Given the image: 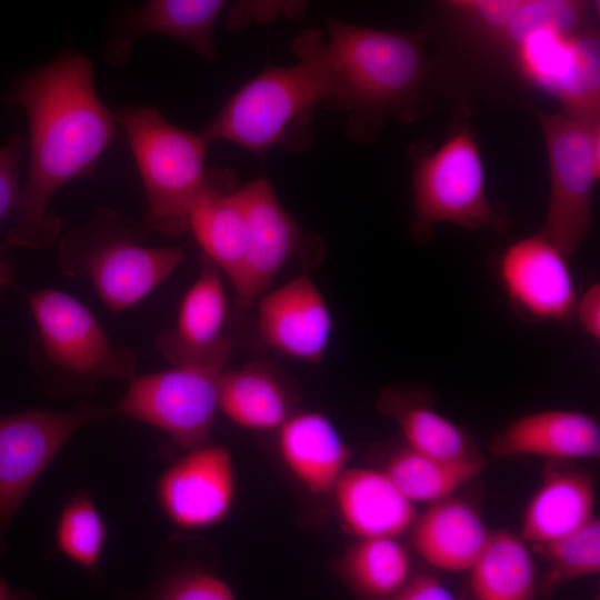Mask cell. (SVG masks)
Here are the masks:
<instances>
[{
    "mask_svg": "<svg viewBox=\"0 0 600 600\" xmlns=\"http://www.w3.org/2000/svg\"><path fill=\"white\" fill-rule=\"evenodd\" d=\"M378 408L396 420L406 446L419 453L451 462L481 458L468 431L433 408L426 388L409 383L384 388Z\"/></svg>",
    "mask_w": 600,
    "mask_h": 600,
    "instance_id": "obj_23",
    "label": "cell"
},
{
    "mask_svg": "<svg viewBox=\"0 0 600 600\" xmlns=\"http://www.w3.org/2000/svg\"><path fill=\"white\" fill-rule=\"evenodd\" d=\"M539 547L543 548L546 569L538 577L537 592L547 598L570 581L599 572V519L593 517L580 528Z\"/></svg>",
    "mask_w": 600,
    "mask_h": 600,
    "instance_id": "obj_29",
    "label": "cell"
},
{
    "mask_svg": "<svg viewBox=\"0 0 600 600\" xmlns=\"http://www.w3.org/2000/svg\"><path fill=\"white\" fill-rule=\"evenodd\" d=\"M411 236L426 241L434 224L508 230V220L491 204L482 157L469 122L461 123L436 150L414 153Z\"/></svg>",
    "mask_w": 600,
    "mask_h": 600,
    "instance_id": "obj_7",
    "label": "cell"
},
{
    "mask_svg": "<svg viewBox=\"0 0 600 600\" xmlns=\"http://www.w3.org/2000/svg\"><path fill=\"white\" fill-rule=\"evenodd\" d=\"M569 261L540 231L510 244L498 277L514 312L530 322L571 319L578 297Z\"/></svg>",
    "mask_w": 600,
    "mask_h": 600,
    "instance_id": "obj_12",
    "label": "cell"
},
{
    "mask_svg": "<svg viewBox=\"0 0 600 600\" xmlns=\"http://www.w3.org/2000/svg\"><path fill=\"white\" fill-rule=\"evenodd\" d=\"M444 4L478 34L501 43L520 0H453Z\"/></svg>",
    "mask_w": 600,
    "mask_h": 600,
    "instance_id": "obj_32",
    "label": "cell"
},
{
    "mask_svg": "<svg viewBox=\"0 0 600 600\" xmlns=\"http://www.w3.org/2000/svg\"><path fill=\"white\" fill-rule=\"evenodd\" d=\"M234 494L233 460L230 451L218 444L189 450L163 472L158 483L164 513L183 529L221 522L232 508Z\"/></svg>",
    "mask_w": 600,
    "mask_h": 600,
    "instance_id": "obj_13",
    "label": "cell"
},
{
    "mask_svg": "<svg viewBox=\"0 0 600 600\" xmlns=\"http://www.w3.org/2000/svg\"><path fill=\"white\" fill-rule=\"evenodd\" d=\"M594 500L588 474L550 471L527 504L520 538L541 546L580 528L593 518Z\"/></svg>",
    "mask_w": 600,
    "mask_h": 600,
    "instance_id": "obj_24",
    "label": "cell"
},
{
    "mask_svg": "<svg viewBox=\"0 0 600 600\" xmlns=\"http://www.w3.org/2000/svg\"><path fill=\"white\" fill-rule=\"evenodd\" d=\"M110 413L78 404L67 412L36 409L0 416V559L7 551L4 532L40 474L78 429Z\"/></svg>",
    "mask_w": 600,
    "mask_h": 600,
    "instance_id": "obj_10",
    "label": "cell"
},
{
    "mask_svg": "<svg viewBox=\"0 0 600 600\" xmlns=\"http://www.w3.org/2000/svg\"><path fill=\"white\" fill-rule=\"evenodd\" d=\"M238 193L248 219L249 243L243 269L232 287L238 307L248 309L289 261L318 258L322 243L297 224L267 179L240 186Z\"/></svg>",
    "mask_w": 600,
    "mask_h": 600,
    "instance_id": "obj_11",
    "label": "cell"
},
{
    "mask_svg": "<svg viewBox=\"0 0 600 600\" xmlns=\"http://www.w3.org/2000/svg\"><path fill=\"white\" fill-rule=\"evenodd\" d=\"M257 322L263 342L301 362L318 364L328 349L332 318L312 279L300 274L257 300Z\"/></svg>",
    "mask_w": 600,
    "mask_h": 600,
    "instance_id": "obj_14",
    "label": "cell"
},
{
    "mask_svg": "<svg viewBox=\"0 0 600 600\" xmlns=\"http://www.w3.org/2000/svg\"><path fill=\"white\" fill-rule=\"evenodd\" d=\"M227 7L223 0H151L129 16L107 49L113 66L128 61L137 40L160 34L177 40L198 56L211 60L217 56L214 24Z\"/></svg>",
    "mask_w": 600,
    "mask_h": 600,
    "instance_id": "obj_17",
    "label": "cell"
},
{
    "mask_svg": "<svg viewBox=\"0 0 600 600\" xmlns=\"http://www.w3.org/2000/svg\"><path fill=\"white\" fill-rule=\"evenodd\" d=\"M592 4L572 0H520L501 44L514 50L537 34L568 36L587 29Z\"/></svg>",
    "mask_w": 600,
    "mask_h": 600,
    "instance_id": "obj_30",
    "label": "cell"
},
{
    "mask_svg": "<svg viewBox=\"0 0 600 600\" xmlns=\"http://www.w3.org/2000/svg\"><path fill=\"white\" fill-rule=\"evenodd\" d=\"M599 39L589 28L570 42L567 63L553 89L564 113L589 122L599 121Z\"/></svg>",
    "mask_w": 600,
    "mask_h": 600,
    "instance_id": "obj_28",
    "label": "cell"
},
{
    "mask_svg": "<svg viewBox=\"0 0 600 600\" xmlns=\"http://www.w3.org/2000/svg\"><path fill=\"white\" fill-rule=\"evenodd\" d=\"M11 271L9 267L0 261V290L10 281Z\"/></svg>",
    "mask_w": 600,
    "mask_h": 600,
    "instance_id": "obj_38",
    "label": "cell"
},
{
    "mask_svg": "<svg viewBox=\"0 0 600 600\" xmlns=\"http://www.w3.org/2000/svg\"><path fill=\"white\" fill-rule=\"evenodd\" d=\"M226 314L221 272L207 259L181 300L176 327L159 336L158 349L172 364L224 369L232 351V343L223 334Z\"/></svg>",
    "mask_w": 600,
    "mask_h": 600,
    "instance_id": "obj_15",
    "label": "cell"
},
{
    "mask_svg": "<svg viewBox=\"0 0 600 600\" xmlns=\"http://www.w3.org/2000/svg\"><path fill=\"white\" fill-rule=\"evenodd\" d=\"M490 536L476 509L453 497L430 503L412 524V543L419 556L450 572L469 571Z\"/></svg>",
    "mask_w": 600,
    "mask_h": 600,
    "instance_id": "obj_21",
    "label": "cell"
},
{
    "mask_svg": "<svg viewBox=\"0 0 600 600\" xmlns=\"http://www.w3.org/2000/svg\"><path fill=\"white\" fill-rule=\"evenodd\" d=\"M332 493L342 523L359 539L397 538L417 518L414 504L383 470L346 469Z\"/></svg>",
    "mask_w": 600,
    "mask_h": 600,
    "instance_id": "obj_19",
    "label": "cell"
},
{
    "mask_svg": "<svg viewBox=\"0 0 600 600\" xmlns=\"http://www.w3.org/2000/svg\"><path fill=\"white\" fill-rule=\"evenodd\" d=\"M474 600H534L538 574L523 540L509 531L491 532L469 570Z\"/></svg>",
    "mask_w": 600,
    "mask_h": 600,
    "instance_id": "obj_26",
    "label": "cell"
},
{
    "mask_svg": "<svg viewBox=\"0 0 600 600\" xmlns=\"http://www.w3.org/2000/svg\"><path fill=\"white\" fill-rule=\"evenodd\" d=\"M573 316L582 331L593 340H600V284L592 283L577 299Z\"/></svg>",
    "mask_w": 600,
    "mask_h": 600,
    "instance_id": "obj_36",
    "label": "cell"
},
{
    "mask_svg": "<svg viewBox=\"0 0 600 600\" xmlns=\"http://www.w3.org/2000/svg\"><path fill=\"white\" fill-rule=\"evenodd\" d=\"M0 600H37L29 591H18L12 589L4 579L0 577Z\"/></svg>",
    "mask_w": 600,
    "mask_h": 600,
    "instance_id": "obj_37",
    "label": "cell"
},
{
    "mask_svg": "<svg viewBox=\"0 0 600 600\" xmlns=\"http://www.w3.org/2000/svg\"><path fill=\"white\" fill-rule=\"evenodd\" d=\"M224 369L178 363L168 370L134 377L111 413L156 427L189 451L207 443L219 410Z\"/></svg>",
    "mask_w": 600,
    "mask_h": 600,
    "instance_id": "obj_9",
    "label": "cell"
},
{
    "mask_svg": "<svg viewBox=\"0 0 600 600\" xmlns=\"http://www.w3.org/2000/svg\"><path fill=\"white\" fill-rule=\"evenodd\" d=\"M489 450L494 456H537L550 459H589L600 454V427L588 413L544 410L522 416L496 433Z\"/></svg>",
    "mask_w": 600,
    "mask_h": 600,
    "instance_id": "obj_18",
    "label": "cell"
},
{
    "mask_svg": "<svg viewBox=\"0 0 600 600\" xmlns=\"http://www.w3.org/2000/svg\"><path fill=\"white\" fill-rule=\"evenodd\" d=\"M550 169L542 232L570 260L592 224L591 194L600 173V121L538 112Z\"/></svg>",
    "mask_w": 600,
    "mask_h": 600,
    "instance_id": "obj_8",
    "label": "cell"
},
{
    "mask_svg": "<svg viewBox=\"0 0 600 600\" xmlns=\"http://www.w3.org/2000/svg\"><path fill=\"white\" fill-rule=\"evenodd\" d=\"M298 392L290 378L273 363L256 360L222 372L219 410L250 430L279 429L296 411Z\"/></svg>",
    "mask_w": 600,
    "mask_h": 600,
    "instance_id": "obj_22",
    "label": "cell"
},
{
    "mask_svg": "<svg viewBox=\"0 0 600 600\" xmlns=\"http://www.w3.org/2000/svg\"><path fill=\"white\" fill-rule=\"evenodd\" d=\"M159 600H236L221 579L202 571H186L172 578Z\"/></svg>",
    "mask_w": 600,
    "mask_h": 600,
    "instance_id": "obj_33",
    "label": "cell"
},
{
    "mask_svg": "<svg viewBox=\"0 0 600 600\" xmlns=\"http://www.w3.org/2000/svg\"><path fill=\"white\" fill-rule=\"evenodd\" d=\"M133 153L147 196V230L166 236L189 231V214L204 183L207 141L170 123L153 107L117 116Z\"/></svg>",
    "mask_w": 600,
    "mask_h": 600,
    "instance_id": "obj_5",
    "label": "cell"
},
{
    "mask_svg": "<svg viewBox=\"0 0 600 600\" xmlns=\"http://www.w3.org/2000/svg\"><path fill=\"white\" fill-rule=\"evenodd\" d=\"M23 149L24 141L18 137L0 147V222L18 201V164Z\"/></svg>",
    "mask_w": 600,
    "mask_h": 600,
    "instance_id": "obj_34",
    "label": "cell"
},
{
    "mask_svg": "<svg viewBox=\"0 0 600 600\" xmlns=\"http://www.w3.org/2000/svg\"><path fill=\"white\" fill-rule=\"evenodd\" d=\"M37 323L38 367L48 392H92L110 378H134L137 359L113 347L90 310L70 294L46 289L29 297Z\"/></svg>",
    "mask_w": 600,
    "mask_h": 600,
    "instance_id": "obj_6",
    "label": "cell"
},
{
    "mask_svg": "<svg viewBox=\"0 0 600 600\" xmlns=\"http://www.w3.org/2000/svg\"><path fill=\"white\" fill-rule=\"evenodd\" d=\"M297 62L268 66L241 86L210 121L202 137L229 141L262 154L273 147L307 149L310 123L331 91V73L324 34L303 30L293 41Z\"/></svg>",
    "mask_w": 600,
    "mask_h": 600,
    "instance_id": "obj_3",
    "label": "cell"
},
{
    "mask_svg": "<svg viewBox=\"0 0 600 600\" xmlns=\"http://www.w3.org/2000/svg\"><path fill=\"white\" fill-rule=\"evenodd\" d=\"M392 600H459L456 594L437 578L412 574Z\"/></svg>",
    "mask_w": 600,
    "mask_h": 600,
    "instance_id": "obj_35",
    "label": "cell"
},
{
    "mask_svg": "<svg viewBox=\"0 0 600 600\" xmlns=\"http://www.w3.org/2000/svg\"><path fill=\"white\" fill-rule=\"evenodd\" d=\"M336 573L357 600H392L412 576L411 560L397 538H364L347 549Z\"/></svg>",
    "mask_w": 600,
    "mask_h": 600,
    "instance_id": "obj_25",
    "label": "cell"
},
{
    "mask_svg": "<svg viewBox=\"0 0 600 600\" xmlns=\"http://www.w3.org/2000/svg\"><path fill=\"white\" fill-rule=\"evenodd\" d=\"M140 236L117 212L100 209L62 238L60 266L68 274L88 276L104 306L119 313L154 290L184 258L177 248L143 246Z\"/></svg>",
    "mask_w": 600,
    "mask_h": 600,
    "instance_id": "obj_4",
    "label": "cell"
},
{
    "mask_svg": "<svg viewBox=\"0 0 600 600\" xmlns=\"http://www.w3.org/2000/svg\"><path fill=\"white\" fill-rule=\"evenodd\" d=\"M14 94L27 113L30 154L8 240L42 249L61 229L60 218L49 208L53 194L91 168L110 146L117 116L97 94L90 60L77 51L63 52L32 71Z\"/></svg>",
    "mask_w": 600,
    "mask_h": 600,
    "instance_id": "obj_1",
    "label": "cell"
},
{
    "mask_svg": "<svg viewBox=\"0 0 600 600\" xmlns=\"http://www.w3.org/2000/svg\"><path fill=\"white\" fill-rule=\"evenodd\" d=\"M280 457L312 494L331 493L351 450L334 424L318 411H294L278 429Z\"/></svg>",
    "mask_w": 600,
    "mask_h": 600,
    "instance_id": "obj_20",
    "label": "cell"
},
{
    "mask_svg": "<svg viewBox=\"0 0 600 600\" xmlns=\"http://www.w3.org/2000/svg\"><path fill=\"white\" fill-rule=\"evenodd\" d=\"M106 536L100 512L84 491H78L61 511L56 529L58 549L70 560L93 570L100 560Z\"/></svg>",
    "mask_w": 600,
    "mask_h": 600,
    "instance_id": "obj_31",
    "label": "cell"
},
{
    "mask_svg": "<svg viewBox=\"0 0 600 600\" xmlns=\"http://www.w3.org/2000/svg\"><path fill=\"white\" fill-rule=\"evenodd\" d=\"M482 458L459 462L419 453L406 444L396 449L383 469L398 490L413 504L451 497L482 469Z\"/></svg>",
    "mask_w": 600,
    "mask_h": 600,
    "instance_id": "obj_27",
    "label": "cell"
},
{
    "mask_svg": "<svg viewBox=\"0 0 600 600\" xmlns=\"http://www.w3.org/2000/svg\"><path fill=\"white\" fill-rule=\"evenodd\" d=\"M237 176L208 168L204 183L189 214L191 231L207 259L233 284L246 262L249 228Z\"/></svg>",
    "mask_w": 600,
    "mask_h": 600,
    "instance_id": "obj_16",
    "label": "cell"
},
{
    "mask_svg": "<svg viewBox=\"0 0 600 600\" xmlns=\"http://www.w3.org/2000/svg\"><path fill=\"white\" fill-rule=\"evenodd\" d=\"M326 28L331 91L323 108L346 113L348 136L367 143L389 118L413 119L428 69L424 37L336 18Z\"/></svg>",
    "mask_w": 600,
    "mask_h": 600,
    "instance_id": "obj_2",
    "label": "cell"
}]
</instances>
